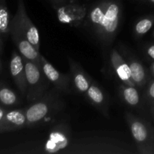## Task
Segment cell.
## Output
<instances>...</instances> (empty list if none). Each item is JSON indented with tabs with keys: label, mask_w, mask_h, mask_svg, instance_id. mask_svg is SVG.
Instances as JSON below:
<instances>
[{
	"label": "cell",
	"mask_w": 154,
	"mask_h": 154,
	"mask_svg": "<svg viewBox=\"0 0 154 154\" xmlns=\"http://www.w3.org/2000/svg\"><path fill=\"white\" fill-rule=\"evenodd\" d=\"M6 112H7V110L5 109V108H2V107H0V122L2 120L3 117H4L5 115Z\"/></svg>",
	"instance_id": "24"
},
{
	"label": "cell",
	"mask_w": 154,
	"mask_h": 154,
	"mask_svg": "<svg viewBox=\"0 0 154 154\" xmlns=\"http://www.w3.org/2000/svg\"><path fill=\"white\" fill-rule=\"evenodd\" d=\"M125 119L138 153L154 154V131L151 125L130 112L126 113Z\"/></svg>",
	"instance_id": "5"
},
{
	"label": "cell",
	"mask_w": 154,
	"mask_h": 154,
	"mask_svg": "<svg viewBox=\"0 0 154 154\" xmlns=\"http://www.w3.org/2000/svg\"><path fill=\"white\" fill-rule=\"evenodd\" d=\"M11 24L15 26L27 38L38 51H40L38 30L27 14L24 0H17V8L11 20Z\"/></svg>",
	"instance_id": "7"
},
{
	"label": "cell",
	"mask_w": 154,
	"mask_h": 154,
	"mask_svg": "<svg viewBox=\"0 0 154 154\" xmlns=\"http://www.w3.org/2000/svg\"><path fill=\"white\" fill-rule=\"evenodd\" d=\"M49 1L50 2H51L52 7L54 8V10L60 7V6L66 4V3L69 2V0H49Z\"/></svg>",
	"instance_id": "22"
},
{
	"label": "cell",
	"mask_w": 154,
	"mask_h": 154,
	"mask_svg": "<svg viewBox=\"0 0 154 154\" xmlns=\"http://www.w3.org/2000/svg\"><path fill=\"white\" fill-rule=\"evenodd\" d=\"M10 72L21 95L26 96L27 90V83L25 64H24V60L23 57L20 53L17 51H14L11 57Z\"/></svg>",
	"instance_id": "12"
},
{
	"label": "cell",
	"mask_w": 154,
	"mask_h": 154,
	"mask_svg": "<svg viewBox=\"0 0 154 154\" xmlns=\"http://www.w3.org/2000/svg\"><path fill=\"white\" fill-rule=\"evenodd\" d=\"M1 68H2V64H1V62H0V71H1Z\"/></svg>",
	"instance_id": "30"
},
{
	"label": "cell",
	"mask_w": 154,
	"mask_h": 154,
	"mask_svg": "<svg viewBox=\"0 0 154 154\" xmlns=\"http://www.w3.org/2000/svg\"><path fill=\"white\" fill-rule=\"evenodd\" d=\"M87 8L78 2H68L56 9L57 19L61 23L72 27L82 26L87 14Z\"/></svg>",
	"instance_id": "8"
},
{
	"label": "cell",
	"mask_w": 154,
	"mask_h": 154,
	"mask_svg": "<svg viewBox=\"0 0 154 154\" xmlns=\"http://www.w3.org/2000/svg\"><path fill=\"white\" fill-rule=\"evenodd\" d=\"M87 99L106 118H109L110 101L103 89L93 81L90 88L86 93Z\"/></svg>",
	"instance_id": "16"
},
{
	"label": "cell",
	"mask_w": 154,
	"mask_h": 154,
	"mask_svg": "<svg viewBox=\"0 0 154 154\" xmlns=\"http://www.w3.org/2000/svg\"><path fill=\"white\" fill-rule=\"evenodd\" d=\"M154 24V14L148 15L138 20L134 26V35L136 38H141L150 31Z\"/></svg>",
	"instance_id": "20"
},
{
	"label": "cell",
	"mask_w": 154,
	"mask_h": 154,
	"mask_svg": "<svg viewBox=\"0 0 154 154\" xmlns=\"http://www.w3.org/2000/svg\"><path fill=\"white\" fill-rule=\"evenodd\" d=\"M20 103V99L14 91L0 83V104L6 107H14Z\"/></svg>",
	"instance_id": "18"
},
{
	"label": "cell",
	"mask_w": 154,
	"mask_h": 154,
	"mask_svg": "<svg viewBox=\"0 0 154 154\" xmlns=\"http://www.w3.org/2000/svg\"><path fill=\"white\" fill-rule=\"evenodd\" d=\"M41 68L44 74L55 88L58 89L65 94L72 93V87L74 85L70 73L63 74L59 72L42 54H41Z\"/></svg>",
	"instance_id": "9"
},
{
	"label": "cell",
	"mask_w": 154,
	"mask_h": 154,
	"mask_svg": "<svg viewBox=\"0 0 154 154\" xmlns=\"http://www.w3.org/2000/svg\"><path fill=\"white\" fill-rule=\"evenodd\" d=\"M146 97L147 101L151 104H154V79L149 83L146 90Z\"/></svg>",
	"instance_id": "21"
},
{
	"label": "cell",
	"mask_w": 154,
	"mask_h": 154,
	"mask_svg": "<svg viewBox=\"0 0 154 154\" xmlns=\"http://www.w3.org/2000/svg\"><path fill=\"white\" fill-rule=\"evenodd\" d=\"M72 143V130L66 123H60L52 127L48 138L41 142L17 145L8 153H61Z\"/></svg>",
	"instance_id": "2"
},
{
	"label": "cell",
	"mask_w": 154,
	"mask_h": 154,
	"mask_svg": "<svg viewBox=\"0 0 154 154\" xmlns=\"http://www.w3.org/2000/svg\"><path fill=\"white\" fill-rule=\"evenodd\" d=\"M62 92L58 89L48 90L41 99L26 108V127H37L61 111L65 107Z\"/></svg>",
	"instance_id": "3"
},
{
	"label": "cell",
	"mask_w": 154,
	"mask_h": 154,
	"mask_svg": "<svg viewBox=\"0 0 154 154\" xmlns=\"http://www.w3.org/2000/svg\"><path fill=\"white\" fill-rule=\"evenodd\" d=\"M119 52L127 62L132 75V79L136 87H144L148 81V75L141 62L123 45L119 46Z\"/></svg>",
	"instance_id": "11"
},
{
	"label": "cell",
	"mask_w": 154,
	"mask_h": 154,
	"mask_svg": "<svg viewBox=\"0 0 154 154\" xmlns=\"http://www.w3.org/2000/svg\"><path fill=\"white\" fill-rule=\"evenodd\" d=\"M151 109H152V114H153V115L154 116V104H153V105H152Z\"/></svg>",
	"instance_id": "28"
},
{
	"label": "cell",
	"mask_w": 154,
	"mask_h": 154,
	"mask_svg": "<svg viewBox=\"0 0 154 154\" xmlns=\"http://www.w3.org/2000/svg\"><path fill=\"white\" fill-rule=\"evenodd\" d=\"M138 1L141 2L147 3V4L152 5H154V0H138Z\"/></svg>",
	"instance_id": "25"
},
{
	"label": "cell",
	"mask_w": 154,
	"mask_h": 154,
	"mask_svg": "<svg viewBox=\"0 0 154 154\" xmlns=\"http://www.w3.org/2000/svg\"><path fill=\"white\" fill-rule=\"evenodd\" d=\"M122 16L120 0H98L87 10L82 26L106 51L111 48L120 31Z\"/></svg>",
	"instance_id": "1"
},
{
	"label": "cell",
	"mask_w": 154,
	"mask_h": 154,
	"mask_svg": "<svg viewBox=\"0 0 154 154\" xmlns=\"http://www.w3.org/2000/svg\"><path fill=\"white\" fill-rule=\"evenodd\" d=\"M150 74H151L152 77L154 78V61L153 64L151 65V67H150Z\"/></svg>",
	"instance_id": "26"
},
{
	"label": "cell",
	"mask_w": 154,
	"mask_h": 154,
	"mask_svg": "<svg viewBox=\"0 0 154 154\" xmlns=\"http://www.w3.org/2000/svg\"><path fill=\"white\" fill-rule=\"evenodd\" d=\"M11 15L5 0H0V35L7 36L10 34Z\"/></svg>",
	"instance_id": "19"
},
{
	"label": "cell",
	"mask_w": 154,
	"mask_h": 154,
	"mask_svg": "<svg viewBox=\"0 0 154 154\" xmlns=\"http://www.w3.org/2000/svg\"><path fill=\"white\" fill-rule=\"evenodd\" d=\"M2 42L1 38H0V51H2Z\"/></svg>",
	"instance_id": "27"
},
{
	"label": "cell",
	"mask_w": 154,
	"mask_h": 154,
	"mask_svg": "<svg viewBox=\"0 0 154 154\" xmlns=\"http://www.w3.org/2000/svg\"><path fill=\"white\" fill-rule=\"evenodd\" d=\"M24 127H26V108L9 110L0 122V133L15 131Z\"/></svg>",
	"instance_id": "15"
},
{
	"label": "cell",
	"mask_w": 154,
	"mask_h": 154,
	"mask_svg": "<svg viewBox=\"0 0 154 154\" xmlns=\"http://www.w3.org/2000/svg\"><path fill=\"white\" fill-rule=\"evenodd\" d=\"M72 153H130L131 147L124 141L105 135L82 136L72 145Z\"/></svg>",
	"instance_id": "4"
},
{
	"label": "cell",
	"mask_w": 154,
	"mask_h": 154,
	"mask_svg": "<svg viewBox=\"0 0 154 154\" xmlns=\"http://www.w3.org/2000/svg\"><path fill=\"white\" fill-rule=\"evenodd\" d=\"M119 95L122 100L130 107H138L141 102L139 92L135 86L127 85L122 83L119 87Z\"/></svg>",
	"instance_id": "17"
},
{
	"label": "cell",
	"mask_w": 154,
	"mask_h": 154,
	"mask_svg": "<svg viewBox=\"0 0 154 154\" xmlns=\"http://www.w3.org/2000/svg\"><path fill=\"white\" fill-rule=\"evenodd\" d=\"M67 60L72 82L75 90L78 93L86 94L93 82V79L83 69L80 63L69 57H68Z\"/></svg>",
	"instance_id": "14"
},
{
	"label": "cell",
	"mask_w": 154,
	"mask_h": 154,
	"mask_svg": "<svg viewBox=\"0 0 154 154\" xmlns=\"http://www.w3.org/2000/svg\"><path fill=\"white\" fill-rule=\"evenodd\" d=\"M153 38H154V31H153Z\"/></svg>",
	"instance_id": "31"
},
{
	"label": "cell",
	"mask_w": 154,
	"mask_h": 154,
	"mask_svg": "<svg viewBox=\"0 0 154 154\" xmlns=\"http://www.w3.org/2000/svg\"><path fill=\"white\" fill-rule=\"evenodd\" d=\"M145 53L149 58L151 59L152 60L154 61V44L149 45V46L146 48Z\"/></svg>",
	"instance_id": "23"
},
{
	"label": "cell",
	"mask_w": 154,
	"mask_h": 154,
	"mask_svg": "<svg viewBox=\"0 0 154 154\" xmlns=\"http://www.w3.org/2000/svg\"><path fill=\"white\" fill-rule=\"evenodd\" d=\"M10 35L14 43L16 45L18 52L20 54L23 58L33 62L41 67V54L38 51L27 38L15 26L11 23Z\"/></svg>",
	"instance_id": "10"
},
{
	"label": "cell",
	"mask_w": 154,
	"mask_h": 154,
	"mask_svg": "<svg viewBox=\"0 0 154 154\" xmlns=\"http://www.w3.org/2000/svg\"><path fill=\"white\" fill-rule=\"evenodd\" d=\"M23 60L27 83L26 98L28 102H34L41 99L48 91L51 83L40 66L29 60Z\"/></svg>",
	"instance_id": "6"
},
{
	"label": "cell",
	"mask_w": 154,
	"mask_h": 154,
	"mask_svg": "<svg viewBox=\"0 0 154 154\" xmlns=\"http://www.w3.org/2000/svg\"><path fill=\"white\" fill-rule=\"evenodd\" d=\"M109 61L113 71L123 84L135 86L132 81L129 65L119 51L111 48L109 51Z\"/></svg>",
	"instance_id": "13"
},
{
	"label": "cell",
	"mask_w": 154,
	"mask_h": 154,
	"mask_svg": "<svg viewBox=\"0 0 154 154\" xmlns=\"http://www.w3.org/2000/svg\"><path fill=\"white\" fill-rule=\"evenodd\" d=\"M69 2H78V0H69Z\"/></svg>",
	"instance_id": "29"
}]
</instances>
